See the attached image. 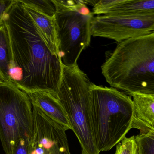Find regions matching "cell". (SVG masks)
<instances>
[{"label": "cell", "instance_id": "1", "mask_svg": "<svg viewBox=\"0 0 154 154\" xmlns=\"http://www.w3.org/2000/svg\"><path fill=\"white\" fill-rule=\"evenodd\" d=\"M4 23L12 54L11 84L26 93L45 91L57 96L63 65L60 57L50 50L20 1L12 0Z\"/></svg>", "mask_w": 154, "mask_h": 154}, {"label": "cell", "instance_id": "2", "mask_svg": "<svg viewBox=\"0 0 154 154\" xmlns=\"http://www.w3.org/2000/svg\"><path fill=\"white\" fill-rule=\"evenodd\" d=\"M101 72L112 87L131 96H154V31L118 42Z\"/></svg>", "mask_w": 154, "mask_h": 154}, {"label": "cell", "instance_id": "3", "mask_svg": "<svg viewBox=\"0 0 154 154\" xmlns=\"http://www.w3.org/2000/svg\"><path fill=\"white\" fill-rule=\"evenodd\" d=\"M91 113L94 140L100 153L118 144L133 127V99L113 87L97 86L90 88Z\"/></svg>", "mask_w": 154, "mask_h": 154}, {"label": "cell", "instance_id": "4", "mask_svg": "<svg viewBox=\"0 0 154 154\" xmlns=\"http://www.w3.org/2000/svg\"><path fill=\"white\" fill-rule=\"evenodd\" d=\"M92 83L78 65L63 66L57 95L76 136L81 154H100L95 144L91 113L90 88Z\"/></svg>", "mask_w": 154, "mask_h": 154}, {"label": "cell", "instance_id": "5", "mask_svg": "<svg viewBox=\"0 0 154 154\" xmlns=\"http://www.w3.org/2000/svg\"><path fill=\"white\" fill-rule=\"evenodd\" d=\"M53 1L59 56L64 67H75L82 51L90 43L93 14L82 13L78 9L77 1Z\"/></svg>", "mask_w": 154, "mask_h": 154}, {"label": "cell", "instance_id": "6", "mask_svg": "<svg viewBox=\"0 0 154 154\" xmlns=\"http://www.w3.org/2000/svg\"><path fill=\"white\" fill-rule=\"evenodd\" d=\"M32 105L27 93L11 83L0 84V140L5 154L21 139L31 143Z\"/></svg>", "mask_w": 154, "mask_h": 154}, {"label": "cell", "instance_id": "7", "mask_svg": "<svg viewBox=\"0 0 154 154\" xmlns=\"http://www.w3.org/2000/svg\"><path fill=\"white\" fill-rule=\"evenodd\" d=\"M154 31V14L146 16L99 15L91 23V36L118 42Z\"/></svg>", "mask_w": 154, "mask_h": 154}, {"label": "cell", "instance_id": "8", "mask_svg": "<svg viewBox=\"0 0 154 154\" xmlns=\"http://www.w3.org/2000/svg\"><path fill=\"white\" fill-rule=\"evenodd\" d=\"M33 134L30 154H71L66 131L68 128L45 115L32 105Z\"/></svg>", "mask_w": 154, "mask_h": 154}, {"label": "cell", "instance_id": "9", "mask_svg": "<svg viewBox=\"0 0 154 154\" xmlns=\"http://www.w3.org/2000/svg\"><path fill=\"white\" fill-rule=\"evenodd\" d=\"M92 10L98 15H154V0H100Z\"/></svg>", "mask_w": 154, "mask_h": 154}, {"label": "cell", "instance_id": "10", "mask_svg": "<svg viewBox=\"0 0 154 154\" xmlns=\"http://www.w3.org/2000/svg\"><path fill=\"white\" fill-rule=\"evenodd\" d=\"M27 94L32 105L38 108L53 121L71 130L66 110L57 96L45 91H34Z\"/></svg>", "mask_w": 154, "mask_h": 154}, {"label": "cell", "instance_id": "11", "mask_svg": "<svg viewBox=\"0 0 154 154\" xmlns=\"http://www.w3.org/2000/svg\"><path fill=\"white\" fill-rule=\"evenodd\" d=\"M20 1L33 20L50 50L52 54L59 56L58 41L54 17L48 16Z\"/></svg>", "mask_w": 154, "mask_h": 154}, {"label": "cell", "instance_id": "12", "mask_svg": "<svg viewBox=\"0 0 154 154\" xmlns=\"http://www.w3.org/2000/svg\"><path fill=\"white\" fill-rule=\"evenodd\" d=\"M134 106L133 127L140 132L154 127V96L132 95Z\"/></svg>", "mask_w": 154, "mask_h": 154}, {"label": "cell", "instance_id": "13", "mask_svg": "<svg viewBox=\"0 0 154 154\" xmlns=\"http://www.w3.org/2000/svg\"><path fill=\"white\" fill-rule=\"evenodd\" d=\"M13 60L11 41L4 23L0 26V75L6 83H11Z\"/></svg>", "mask_w": 154, "mask_h": 154}, {"label": "cell", "instance_id": "14", "mask_svg": "<svg viewBox=\"0 0 154 154\" xmlns=\"http://www.w3.org/2000/svg\"><path fill=\"white\" fill-rule=\"evenodd\" d=\"M140 154H154V127L135 136Z\"/></svg>", "mask_w": 154, "mask_h": 154}, {"label": "cell", "instance_id": "15", "mask_svg": "<svg viewBox=\"0 0 154 154\" xmlns=\"http://www.w3.org/2000/svg\"><path fill=\"white\" fill-rule=\"evenodd\" d=\"M21 2L24 4L29 5L41 12L42 13L51 17H54L56 12V7L53 0L51 1H32L22 0Z\"/></svg>", "mask_w": 154, "mask_h": 154}, {"label": "cell", "instance_id": "16", "mask_svg": "<svg viewBox=\"0 0 154 154\" xmlns=\"http://www.w3.org/2000/svg\"><path fill=\"white\" fill-rule=\"evenodd\" d=\"M115 154H140L135 136L123 138L117 145Z\"/></svg>", "mask_w": 154, "mask_h": 154}, {"label": "cell", "instance_id": "17", "mask_svg": "<svg viewBox=\"0 0 154 154\" xmlns=\"http://www.w3.org/2000/svg\"><path fill=\"white\" fill-rule=\"evenodd\" d=\"M31 141L28 139H21L14 146L10 154H30Z\"/></svg>", "mask_w": 154, "mask_h": 154}, {"label": "cell", "instance_id": "18", "mask_svg": "<svg viewBox=\"0 0 154 154\" xmlns=\"http://www.w3.org/2000/svg\"><path fill=\"white\" fill-rule=\"evenodd\" d=\"M12 0L3 1L0 0V17L2 16L11 4Z\"/></svg>", "mask_w": 154, "mask_h": 154}, {"label": "cell", "instance_id": "19", "mask_svg": "<svg viewBox=\"0 0 154 154\" xmlns=\"http://www.w3.org/2000/svg\"><path fill=\"white\" fill-rule=\"evenodd\" d=\"M4 14L2 16H1V17H0V26L2 25V24H4Z\"/></svg>", "mask_w": 154, "mask_h": 154}, {"label": "cell", "instance_id": "20", "mask_svg": "<svg viewBox=\"0 0 154 154\" xmlns=\"http://www.w3.org/2000/svg\"><path fill=\"white\" fill-rule=\"evenodd\" d=\"M3 82H5L4 81L3 79L2 78V76L0 75V84H1V83H3Z\"/></svg>", "mask_w": 154, "mask_h": 154}]
</instances>
